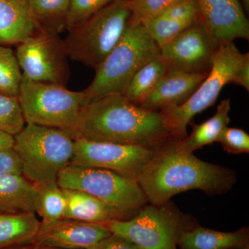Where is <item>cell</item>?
<instances>
[{
	"mask_svg": "<svg viewBox=\"0 0 249 249\" xmlns=\"http://www.w3.org/2000/svg\"><path fill=\"white\" fill-rule=\"evenodd\" d=\"M4 173L22 175L20 160L14 147L0 151V174Z\"/></svg>",
	"mask_w": 249,
	"mask_h": 249,
	"instance_id": "obj_31",
	"label": "cell"
},
{
	"mask_svg": "<svg viewBox=\"0 0 249 249\" xmlns=\"http://www.w3.org/2000/svg\"><path fill=\"white\" fill-rule=\"evenodd\" d=\"M62 191L66 200L63 219L106 224L111 221L126 220L136 214L113 207L79 190L62 188Z\"/></svg>",
	"mask_w": 249,
	"mask_h": 249,
	"instance_id": "obj_17",
	"label": "cell"
},
{
	"mask_svg": "<svg viewBox=\"0 0 249 249\" xmlns=\"http://www.w3.org/2000/svg\"><path fill=\"white\" fill-rule=\"evenodd\" d=\"M14 138L22 176L37 186L57 183L59 174L73 158V136L60 129L26 124Z\"/></svg>",
	"mask_w": 249,
	"mask_h": 249,
	"instance_id": "obj_4",
	"label": "cell"
},
{
	"mask_svg": "<svg viewBox=\"0 0 249 249\" xmlns=\"http://www.w3.org/2000/svg\"><path fill=\"white\" fill-rule=\"evenodd\" d=\"M112 234L104 224L62 219L41 224L34 240L38 247L61 249H89Z\"/></svg>",
	"mask_w": 249,
	"mask_h": 249,
	"instance_id": "obj_14",
	"label": "cell"
},
{
	"mask_svg": "<svg viewBox=\"0 0 249 249\" xmlns=\"http://www.w3.org/2000/svg\"><path fill=\"white\" fill-rule=\"evenodd\" d=\"M65 210V195L57 183L38 186L35 213L42 219L41 224H52L63 219Z\"/></svg>",
	"mask_w": 249,
	"mask_h": 249,
	"instance_id": "obj_25",
	"label": "cell"
},
{
	"mask_svg": "<svg viewBox=\"0 0 249 249\" xmlns=\"http://www.w3.org/2000/svg\"><path fill=\"white\" fill-rule=\"evenodd\" d=\"M199 19L196 0H181L142 24L160 48Z\"/></svg>",
	"mask_w": 249,
	"mask_h": 249,
	"instance_id": "obj_16",
	"label": "cell"
},
{
	"mask_svg": "<svg viewBox=\"0 0 249 249\" xmlns=\"http://www.w3.org/2000/svg\"><path fill=\"white\" fill-rule=\"evenodd\" d=\"M200 19L217 48L249 38V24L239 0H196Z\"/></svg>",
	"mask_w": 249,
	"mask_h": 249,
	"instance_id": "obj_13",
	"label": "cell"
},
{
	"mask_svg": "<svg viewBox=\"0 0 249 249\" xmlns=\"http://www.w3.org/2000/svg\"><path fill=\"white\" fill-rule=\"evenodd\" d=\"M249 53H242L233 42L220 46L214 52L207 76L186 103L161 109L165 124L172 137L183 139L187 136V126L196 114L214 104L224 85L231 82Z\"/></svg>",
	"mask_w": 249,
	"mask_h": 249,
	"instance_id": "obj_6",
	"label": "cell"
},
{
	"mask_svg": "<svg viewBox=\"0 0 249 249\" xmlns=\"http://www.w3.org/2000/svg\"><path fill=\"white\" fill-rule=\"evenodd\" d=\"M89 249H140L137 246L120 236L111 234Z\"/></svg>",
	"mask_w": 249,
	"mask_h": 249,
	"instance_id": "obj_32",
	"label": "cell"
},
{
	"mask_svg": "<svg viewBox=\"0 0 249 249\" xmlns=\"http://www.w3.org/2000/svg\"><path fill=\"white\" fill-rule=\"evenodd\" d=\"M40 225L35 213L0 214V249L34 241Z\"/></svg>",
	"mask_w": 249,
	"mask_h": 249,
	"instance_id": "obj_22",
	"label": "cell"
},
{
	"mask_svg": "<svg viewBox=\"0 0 249 249\" xmlns=\"http://www.w3.org/2000/svg\"><path fill=\"white\" fill-rule=\"evenodd\" d=\"M57 184L79 190L113 207L136 214L148 204L137 178L111 170L70 164L59 174Z\"/></svg>",
	"mask_w": 249,
	"mask_h": 249,
	"instance_id": "obj_8",
	"label": "cell"
},
{
	"mask_svg": "<svg viewBox=\"0 0 249 249\" xmlns=\"http://www.w3.org/2000/svg\"><path fill=\"white\" fill-rule=\"evenodd\" d=\"M230 110L231 100H223L211 119L201 124H192L191 134L184 139H177L178 150L186 154L193 153L205 145L217 142L219 134L230 122Z\"/></svg>",
	"mask_w": 249,
	"mask_h": 249,
	"instance_id": "obj_21",
	"label": "cell"
},
{
	"mask_svg": "<svg viewBox=\"0 0 249 249\" xmlns=\"http://www.w3.org/2000/svg\"><path fill=\"white\" fill-rule=\"evenodd\" d=\"M114 0H71L67 14L66 29L89 19Z\"/></svg>",
	"mask_w": 249,
	"mask_h": 249,
	"instance_id": "obj_29",
	"label": "cell"
},
{
	"mask_svg": "<svg viewBox=\"0 0 249 249\" xmlns=\"http://www.w3.org/2000/svg\"><path fill=\"white\" fill-rule=\"evenodd\" d=\"M240 249H249V247H245V248Z\"/></svg>",
	"mask_w": 249,
	"mask_h": 249,
	"instance_id": "obj_37",
	"label": "cell"
},
{
	"mask_svg": "<svg viewBox=\"0 0 249 249\" xmlns=\"http://www.w3.org/2000/svg\"><path fill=\"white\" fill-rule=\"evenodd\" d=\"M23 78L66 87L70 77L66 47L58 34L36 30L18 45Z\"/></svg>",
	"mask_w": 249,
	"mask_h": 249,
	"instance_id": "obj_10",
	"label": "cell"
},
{
	"mask_svg": "<svg viewBox=\"0 0 249 249\" xmlns=\"http://www.w3.org/2000/svg\"><path fill=\"white\" fill-rule=\"evenodd\" d=\"M18 99L26 124L62 129L73 137L83 106V91L23 78Z\"/></svg>",
	"mask_w": 249,
	"mask_h": 249,
	"instance_id": "obj_7",
	"label": "cell"
},
{
	"mask_svg": "<svg viewBox=\"0 0 249 249\" xmlns=\"http://www.w3.org/2000/svg\"><path fill=\"white\" fill-rule=\"evenodd\" d=\"M26 124L18 98L0 94V132L16 136Z\"/></svg>",
	"mask_w": 249,
	"mask_h": 249,
	"instance_id": "obj_27",
	"label": "cell"
},
{
	"mask_svg": "<svg viewBox=\"0 0 249 249\" xmlns=\"http://www.w3.org/2000/svg\"><path fill=\"white\" fill-rule=\"evenodd\" d=\"M208 73H188L170 69L139 106L147 110L160 111L164 108L181 106L191 97Z\"/></svg>",
	"mask_w": 249,
	"mask_h": 249,
	"instance_id": "obj_15",
	"label": "cell"
},
{
	"mask_svg": "<svg viewBox=\"0 0 249 249\" xmlns=\"http://www.w3.org/2000/svg\"><path fill=\"white\" fill-rule=\"evenodd\" d=\"M130 17L127 0H114L67 29L64 42L69 58L96 70L121 40Z\"/></svg>",
	"mask_w": 249,
	"mask_h": 249,
	"instance_id": "obj_5",
	"label": "cell"
},
{
	"mask_svg": "<svg viewBox=\"0 0 249 249\" xmlns=\"http://www.w3.org/2000/svg\"><path fill=\"white\" fill-rule=\"evenodd\" d=\"M71 0H29L36 30L60 34L66 29Z\"/></svg>",
	"mask_w": 249,
	"mask_h": 249,
	"instance_id": "obj_24",
	"label": "cell"
},
{
	"mask_svg": "<svg viewBox=\"0 0 249 249\" xmlns=\"http://www.w3.org/2000/svg\"><path fill=\"white\" fill-rule=\"evenodd\" d=\"M160 54L145 26L129 22L119 43L95 70L91 84L83 90V106L107 95L124 94L135 73Z\"/></svg>",
	"mask_w": 249,
	"mask_h": 249,
	"instance_id": "obj_3",
	"label": "cell"
},
{
	"mask_svg": "<svg viewBox=\"0 0 249 249\" xmlns=\"http://www.w3.org/2000/svg\"><path fill=\"white\" fill-rule=\"evenodd\" d=\"M73 137L152 148L173 138L160 111L143 109L119 93L82 106Z\"/></svg>",
	"mask_w": 249,
	"mask_h": 249,
	"instance_id": "obj_2",
	"label": "cell"
},
{
	"mask_svg": "<svg viewBox=\"0 0 249 249\" xmlns=\"http://www.w3.org/2000/svg\"><path fill=\"white\" fill-rule=\"evenodd\" d=\"M217 142L222 145L224 150L228 153H249V135L242 129L226 127L219 134Z\"/></svg>",
	"mask_w": 249,
	"mask_h": 249,
	"instance_id": "obj_30",
	"label": "cell"
},
{
	"mask_svg": "<svg viewBox=\"0 0 249 249\" xmlns=\"http://www.w3.org/2000/svg\"><path fill=\"white\" fill-rule=\"evenodd\" d=\"M36 30L29 0H0V46L18 45Z\"/></svg>",
	"mask_w": 249,
	"mask_h": 249,
	"instance_id": "obj_18",
	"label": "cell"
},
{
	"mask_svg": "<svg viewBox=\"0 0 249 249\" xmlns=\"http://www.w3.org/2000/svg\"><path fill=\"white\" fill-rule=\"evenodd\" d=\"M157 148L76 137L70 164L109 170L137 179Z\"/></svg>",
	"mask_w": 249,
	"mask_h": 249,
	"instance_id": "obj_11",
	"label": "cell"
},
{
	"mask_svg": "<svg viewBox=\"0 0 249 249\" xmlns=\"http://www.w3.org/2000/svg\"><path fill=\"white\" fill-rule=\"evenodd\" d=\"M241 1H242V4H243L244 6H245V9L247 10V11H249V0H241Z\"/></svg>",
	"mask_w": 249,
	"mask_h": 249,
	"instance_id": "obj_35",
	"label": "cell"
},
{
	"mask_svg": "<svg viewBox=\"0 0 249 249\" xmlns=\"http://www.w3.org/2000/svg\"><path fill=\"white\" fill-rule=\"evenodd\" d=\"M22 79L16 53L12 49L0 46V94L18 98Z\"/></svg>",
	"mask_w": 249,
	"mask_h": 249,
	"instance_id": "obj_26",
	"label": "cell"
},
{
	"mask_svg": "<svg viewBox=\"0 0 249 249\" xmlns=\"http://www.w3.org/2000/svg\"><path fill=\"white\" fill-rule=\"evenodd\" d=\"M181 0H127L131 13L129 22L143 24Z\"/></svg>",
	"mask_w": 249,
	"mask_h": 249,
	"instance_id": "obj_28",
	"label": "cell"
},
{
	"mask_svg": "<svg viewBox=\"0 0 249 249\" xmlns=\"http://www.w3.org/2000/svg\"><path fill=\"white\" fill-rule=\"evenodd\" d=\"M15 144L14 136L0 132V151L13 148Z\"/></svg>",
	"mask_w": 249,
	"mask_h": 249,
	"instance_id": "obj_34",
	"label": "cell"
},
{
	"mask_svg": "<svg viewBox=\"0 0 249 249\" xmlns=\"http://www.w3.org/2000/svg\"><path fill=\"white\" fill-rule=\"evenodd\" d=\"M140 249H178L181 232L188 227L185 215L170 203L145 205L133 217L104 224Z\"/></svg>",
	"mask_w": 249,
	"mask_h": 249,
	"instance_id": "obj_9",
	"label": "cell"
},
{
	"mask_svg": "<svg viewBox=\"0 0 249 249\" xmlns=\"http://www.w3.org/2000/svg\"><path fill=\"white\" fill-rule=\"evenodd\" d=\"M38 186L17 174H0V214L35 213Z\"/></svg>",
	"mask_w": 249,
	"mask_h": 249,
	"instance_id": "obj_19",
	"label": "cell"
},
{
	"mask_svg": "<svg viewBox=\"0 0 249 249\" xmlns=\"http://www.w3.org/2000/svg\"><path fill=\"white\" fill-rule=\"evenodd\" d=\"M170 70V67L160 54L135 73L124 96L131 102L139 106Z\"/></svg>",
	"mask_w": 249,
	"mask_h": 249,
	"instance_id": "obj_23",
	"label": "cell"
},
{
	"mask_svg": "<svg viewBox=\"0 0 249 249\" xmlns=\"http://www.w3.org/2000/svg\"><path fill=\"white\" fill-rule=\"evenodd\" d=\"M31 249H61L52 248V247H36V248Z\"/></svg>",
	"mask_w": 249,
	"mask_h": 249,
	"instance_id": "obj_36",
	"label": "cell"
},
{
	"mask_svg": "<svg viewBox=\"0 0 249 249\" xmlns=\"http://www.w3.org/2000/svg\"><path fill=\"white\" fill-rule=\"evenodd\" d=\"M137 180L148 204L162 206L173 196L192 190L209 196L225 194L235 184L237 175L231 168L181 152L173 138L157 149Z\"/></svg>",
	"mask_w": 249,
	"mask_h": 249,
	"instance_id": "obj_1",
	"label": "cell"
},
{
	"mask_svg": "<svg viewBox=\"0 0 249 249\" xmlns=\"http://www.w3.org/2000/svg\"><path fill=\"white\" fill-rule=\"evenodd\" d=\"M231 83L240 85L249 90V56L245 59L240 68L235 72Z\"/></svg>",
	"mask_w": 249,
	"mask_h": 249,
	"instance_id": "obj_33",
	"label": "cell"
},
{
	"mask_svg": "<svg viewBox=\"0 0 249 249\" xmlns=\"http://www.w3.org/2000/svg\"><path fill=\"white\" fill-rule=\"evenodd\" d=\"M181 249H240L249 247V229L222 232L201 227H188L178 241Z\"/></svg>",
	"mask_w": 249,
	"mask_h": 249,
	"instance_id": "obj_20",
	"label": "cell"
},
{
	"mask_svg": "<svg viewBox=\"0 0 249 249\" xmlns=\"http://www.w3.org/2000/svg\"><path fill=\"white\" fill-rule=\"evenodd\" d=\"M160 49V56L172 70L209 73L218 48L199 19Z\"/></svg>",
	"mask_w": 249,
	"mask_h": 249,
	"instance_id": "obj_12",
	"label": "cell"
}]
</instances>
